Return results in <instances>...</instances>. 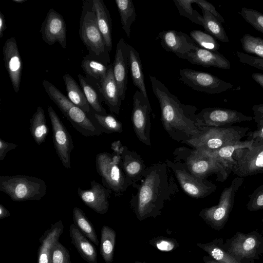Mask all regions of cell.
I'll list each match as a JSON object with an SVG mask.
<instances>
[{"label":"cell","instance_id":"cell-56","mask_svg":"<svg viewBox=\"0 0 263 263\" xmlns=\"http://www.w3.org/2000/svg\"><path fill=\"white\" fill-rule=\"evenodd\" d=\"M13 2L17 3V4H22L27 0H12Z\"/></svg>","mask_w":263,"mask_h":263},{"label":"cell","instance_id":"cell-30","mask_svg":"<svg viewBox=\"0 0 263 263\" xmlns=\"http://www.w3.org/2000/svg\"><path fill=\"white\" fill-rule=\"evenodd\" d=\"M109 64L88 54L81 61L85 77L100 84L107 75Z\"/></svg>","mask_w":263,"mask_h":263},{"label":"cell","instance_id":"cell-2","mask_svg":"<svg viewBox=\"0 0 263 263\" xmlns=\"http://www.w3.org/2000/svg\"><path fill=\"white\" fill-rule=\"evenodd\" d=\"M149 77L153 93L160 104L163 127L170 137L182 143L197 137L203 129L197 122L196 112L198 108L182 103L156 77Z\"/></svg>","mask_w":263,"mask_h":263},{"label":"cell","instance_id":"cell-48","mask_svg":"<svg viewBox=\"0 0 263 263\" xmlns=\"http://www.w3.org/2000/svg\"><path fill=\"white\" fill-rule=\"evenodd\" d=\"M194 3L196 4L200 9L206 10L209 12L221 23L224 22V18L212 4L205 0H194Z\"/></svg>","mask_w":263,"mask_h":263},{"label":"cell","instance_id":"cell-11","mask_svg":"<svg viewBox=\"0 0 263 263\" xmlns=\"http://www.w3.org/2000/svg\"><path fill=\"white\" fill-rule=\"evenodd\" d=\"M172 170L183 192L196 199L204 198L217 189L216 185L206 179H202L190 173L179 161L166 159L165 161Z\"/></svg>","mask_w":263,"mask_h":263},{"label":"cell","instance_id":"cell-24","mask_svg":"<svg viewBox=\"0 0 263 263\" xmlns=\"http://www.w3.org/2000/svg\"><path fill=\"white\" fill-rule=\"evenodd\" d=\"M64 225L59 220L46 230L39 239L40 245L37 253V263H52V251L55 245L59 242L63 232Z\"/></svg>","mask_w":263,"mask_h":263},{"label":"cell","instance_id":"cell-53","mask_svg":"<svg viewBox=\"0 0 263 263\" xmlns=\"http://www.w3.org/2000/svg\"><path fill=\"white\" fill-rule=\"evenodd\" d=\"M253 79L263 88V73L259 72L253 73L252 74Z\"/></svg>","mask_w":263,"mask_h":263},{"label":"cell","instance_id":"cell-25","mask_svg":"<svg viewBox=\"0 0 263 263\" xmlns=\"http://www.w3.org/2000/svg\"><path fill=\"white\" fill-rule=\"evenodd\" d=\"M100 91L103 101L110 112L119 115L122 100L114 76L111 63L109 64L106 76L100 83Z\"/></svg>","mask_w":263,"mask_h":263},{"label":"cell","instance_id":"cell-57","mask_svg":"<svg viewBox=\"0 0 263 263\" xmlns=\"http://www.w3.org/2000/svg\"><path fill=\"white\" fill-rule=\"evenodd\" d=\"M133 263H147V262H145V261H135V262H134Z\"/></svg>","mask_w":263,"mask_h":263},{"label":"cell","instance_id":"cell-42","mask_svg":"<svg viewBox=\"0 0 263 263\" xmlns=\"http://www.w3.org/2000/svg\"><path fill=\"white\" fill-rule=\"evenodd\" d=\"M240 43L246 52L255 54L263 59V39L247 33L241 37Z\"/></svg>","mask_w":263,"mask_h":263},{"label":"cell","instance_id":"cell-4","mask_svg":"<svg viewBox=\"0 0 263 263\" xmlns=\"http://www.w3.org/2000/svg\"><path fill=\"white\" fill-rule=\"evenodd\" d=\"M79 25V35L88 54L109 64L110 52L99 28L92 0L83 1Z\"/></svg>","mask_w":263,"mask_h":263},{"label":"cell","instance_id":"cell-1","mask_svg":"<svg viewBox=\"0 0 263 263\" xmlns=\"http://www.w3.org/2000/svg\"><path fill=\"white\" fill-rule=\"evenodd\" d=\"M133 187L137 192L132 195L130 205L140 221L160 216L165 204L179 191L165 162L148 167L142 179Z\"/></svg>","mask_w":263,"mask_h":263},{"label":"cell","instance_id":"cell-18","mask_svg":"<svg viewBox=\"0 0 263 263\" xmlns=\"http://www.w3.org/2000/svg\"><path fill=\"white\" fill-rule=\"evenodd\" d=\"M5 67L14 91L20 90L22 73V61L17 42L14 37L8 39L3 47Z\"/></svg>","mask_w":263,"mask_h":263},{"label":"cell","instance_id":"cell-7","mask_svg":"<svg viewBox=\"0 0 263 263\" xmlns=\"http://www.w3.org/2000/svg\"><path fill=\"white\" fill-rule=\"evenodd\" d=\"M0 191L14 201L40 200L47 186L41 178L24 175L0 176Z\"/></svg>","mask_w":263,"mask_h":263},{"label":"cell","instance_id":"cell-50","mask_svg":"<svg viewBox=\"0 0 263 263\" xmlns=\"http://www.w3.org/2000/svg\"><path fill=\"white\" fill-rule=\"evenodd\" d=\"M257 129L256 130L247 134L248 140L263 141V122L257 123Z\"/></svg>","mask_w":263,"mask_h":263},{"label":"cell","instance_id":"cell-40","mask_svg":"<svg viewBox=\"0 0 263 263\" xmlns=\"http://www.w3.org/2000/svg\"><path fill=\"white\" fill-rule=\"evenodd\" d=\"M173 2L181 15L196 24L202 26V15L192 6L194 4V0H173Z\"/></svg>","mask_w":263,"mask_h":263},{"label":"cell","instance_id":"cell-3","mask_svg":"<svg viewBox=\"0 0 263 263\" xmlns=\"http://www.w3.org/2000/svg\"><path fill=\"white\" fill-rule=\"evenodd\" d=\"M42 84L50 99L81 135L91 137L103 133L101 128L95 120L92 112L88 114L74 104L48 81L43 80Z\"/></svg>","mask_w":263,"mask_h":263},{"label":"cell","instance_id":"cell-51","mask_svg":"<svg viewBox=\"0 0 263 263\" xmlns=\"http://www.w3.org/2000/svg\"><path fill=\"white\" fill-rule=\"evenodd\" d=\"M254 119L257 123L263 122V104L255 105L252 107Z\"/></svg>","mask_w":263,"mask_h":263},{"label":"cell","instance_id":"cell-8","mask_svg":"<svg viewBox=\"0 0 263 263\" xmlns=\"http://www.w3.org/2000/svg\"><path fill=\"white\" fill-rule=\"evenodd\" d=\"M97 172L103 185L116 196L121 197L130 186L121 167L120 154L103 152L96 157Z\"/></svg>","mask_w":263,"mask_h":263},{"label":"cell","instance_id":"cell-9","mask_svg":"<svg viewBox=\"0 0 263 263\" xmlns=\"http://www.w3.org/2000/svg\"><path fill=\"white\" fill-rule=\"evenodd\" d=\"M223 247L238 263H255L263 253V235L255 231H237L224 242Z\"/></svg>","mask_w":263,"mask_h":263},{"label":"cell","instance_id":"cell-22","mask_svg":"<svg viewBox=\"0 0 263 263\" xmlns=\"http://www.w3.org/2000/svg\"><path fill=\"white\" fill-rule=\"evenodd\" d=\"M120 156L123 171L129 185L133 186L142 179L147 167L141 156L126 146H122Z\"/></svg>","mask_w":263,"mask_h":263},{"label":"cell","instance_id":"cell-43","mask_svg":"<svg viewBox=\"0 0 263 263\" xmlns=\"http://www.w3.org/2000/svg\"><path fill=\"white\" fill-rule=\"evenodd\" d=\"M238 13L247 23L263 33V14L256 10L245 7H242Z\"/></svg>","mask_w":263,"mask_h":263},{"label":"cell","instance_id":"cell-31","mask_svg":"<svg viewBox=\"0 0 263 263\" xmlns=\"http://www.w3.org/2000/svg\"><path fill=\"white\" fill-rule=\"evenodd\" d=\"M63 79L68 98L76 105L88 114L92 112L91 108L85 95L76 81L69 73H65Z\"/></svg>","mask_w":263,"mask_h":263},{"label":"cell","instance_id":"cell-41","mask_svg":"<svg viewBox=\"0 0 263 263\" xmlns=\"http://www.w3.org/2000/svg\"><path fill=\"white\" fill-rule=\"evenodd\" d=\"M190 37L200 47L213 51L217 52L220 45L215 39L205 32L194 30L190 33Z\"/></svg>","mask_w":263,"mask_h":263},{"label":"cell","instance_id":"cell-26","mask_svg":"<svg viewBox=\"0 0 263 263\" xmlns=\"http://www.w3.org/2000/svg\"><path fill=\"white\" fill-rule=\"evenodd\" d=\"M78 78L80 86L85 95L91 110L99 115H107L105 109L102 105L103 99L100 91V84L86 78L81 74H79Z\"/></svg>","mask_w":263,"mask_h":263},{"label":"cell","instance_id":"cell-58","mask_svg":"<svg viewBox=\"0 0 263 263\" xmlns=\"http://www.w3.org/2000/svg\"><path fill=\"white\" fill-rule=\"evenodd\" d=\"M261 221H262V222L263 223V215H262V219H261Z\"/></svg>","mask_w":263,"mask_h":263},{"label":"cell","instance_id":"cell-6","mask_svg":"<svg viewBox=\"0 0 263 263\" xmlns=\"http://www.w3.org/2000/svg\"><path fill=\"white\" fill-rule=\"evenodd\" d=\"M250 129L239 126H203L197 137L188 140L184 144L208 154L241 140Z\"/></svg>","mask_w":263,"mask_h":263},{"label":"cell","instance_id":"cell-17","mask_svg":"<svg viewBox=\"0 0 263 263\" xmlns=\"http://www.w3.org/2000/svg\"><path fill=\"white\" fill-rule=\"evenodd\" d=\"M40 32L44 42L48 45L56 42L64 49H67V29L62 15L53 8L48 11L43 21Z\"/></svg>","mask_w":263,"mask_h":263},{"label":"cell","instance_id":"cell-27","mask_svg":"<svg viewBox=\"0 0 263 263\" xmlns=\"http://www.w3.org/2000/svg\"><path fill=\"white\" fill-rule=\"evenodd\" d=\"M69 235L71 243L81 256L88 263H97L96 248L74 223L70 226Z\"/></svg>","mask_w":263,"mask_h":263},{"label":"cell","instance_id":"cell-46","mask_svg":"<svg viewBox=\"0 0 263 263\" xmlns=\"http://www.w3.org/2000/svg\"><path fill=\"white\" fill-rule=\"evenodd\" d=\"M52 262V263H72L69 251L59 241L53 248Z\"/></svg>","mask_w":263,"mask_h":263},{"label":"cell","instance_id":"cell-45","mask_svg":"<svg viewBox=\"0 0 263 263\" xmlns=\"http://www.w3.org/2000/svg\"><path fill=\"white\" fill-rule=\"evenodd\" d=\"M246 206L251 212L263 209V184L258 186L249 195Z\"/></svg>","mask_w":263,"mask_h":263},{"label":"cell","instance_id":"cell-28","mask_svg":"<svg viewBox=\"0 0 263 263\" xmlns=\"http://www.w3.org/2000/svg\"><path fill=\"white\" fill-rule=\"evenodd\" d=\"M253 142V140H240L226 145L214 152L205 154L215 158L230 173L236 164V161L233 158L235 152L240 149L250 148Z\"/></svg>","mask_w":263,"mask_h":263},{"label":"cell","instance_id":"cell-38","mask_svg":"<svg viewBox=\"0 0 263 263\" xmlns=\"http://www.w3.org/2000/svg\"><path fill=\"white\" fill-rule=\"evenodd\" d=\"M202 12V26L209 34L215 39L223 42H229V39L221 23L206 10L201 9Z\"/></svg>","mask_w":263,"mask_h":263},{"label":"cell","instance_id":"cell-44","mask_svg":"<svg viewBox=\"0 0 263 263\" xmlns=\"http://www.w3.org/2000/svg\"><path fill=\"white\" fill-rule=\"evenodd\" d=\"M149 244L162 252H171L179 247V242L173 238L157 236L149 241Z\"/></svg>","mask_w":263,"mask_h":263},{"label":"cell","instance_id":"cell-55","mask_svg":"<svg viewBox=\"0 0 263 263\" xmlns=\"http://www.w3.org/2000/svg\"><path fill=\"white\" fill-rule=\"evenodd\" d=\"M203 260L204 263H219L216 261L210 256L204 255L203 257Z\"/></svg>","mask_w":263,"mask_h":263},{"label":"cell","instance_id":"cell-12","mask_svg":"<svg viewBox=\"0 0 263 263\" xmlns=\"http://www.w3.org/2000/svg\"><path fill=\"white\" fill-rule=\"evenodd\" d=\"M236 164L231 172L239 177L263 173V141H254L251 147L236 150L233 157Z\"/></svg>","mask_w":263,"mask_h":263},{"label":"cell","instance_id":"cell-52","mask_svg":"<svg viewBox=\"0 0 263 263\" xmlns=\"http://www.w3.org/2000/svg\"><path fill=\"white\" fill-rule=\"evenodd\" d=\"M7 28L5 15L0 11V37H3L4 32Z\"/></svg>","mask_w":263,"mask_h":263},{"label":"cell","instance_id":"cell-47","mask_svg":"<svg viewBox=\"0 0 263 263\" xmlns=\"http://www.w3.org/2000/svg\"><path fill=\"white\" fill-rule=\"evenodd\" d=\"M236 54L240 62L263 70V59L251 56L240 51H237Z\"/></svg>","mask_w":263,"mask_h":263},{"label":"cell","instance_id":"cell-19","mask_svg":"<svg viewBox=\"0 0 263 263\" xmlns=\"http://www.w3.org/2000/svg\"><path fill=\"white\" fill-rule=\"evenodd\" d=\"M91 188L83 190L79 187L78 195L84 203L95 212L105 214L109 208V198L112 192L95 180L90 182Z\"/></svg>","mask_w":263,"mask_h":263},{"label":"cell","instance_id":"cell-32","mask_svg":"<svg viewBox=\"0 0 263 263\" xmlns=\"http://www.w3.org/2000/svg\"><path fill=\"white\" fill-rule=\"evenodd\" d=\"M129 49V66L133 84L138 87L145 97L148 98L143 68L139 53L130 45Z\"/></svg>","mask_w":263,"mask_h":263},{"label":"cell","instance_id":"cell-35","mask_svg":"<svg viewBox=\"0 0 263 263\" xmlns=\"http://www.w3.org/2000/svg\"><path fill=\"white\" fill-rule=\"evenodd\" d=\"M116 233L107 226H103L101 231L100 254L106 263L114 260Z\"/></svg>","mask_w":263,"mask_h":263},{"label":"cell","instance_id":"cell-21","mask_svg":"<svg viewBox=\"0 0 263 263\" xmlns=\"http://www.w3.org/2000/svg\"><path fill=\"white\" fill-rule=\"evenodd\" d=\"M128 66V44L123 39L121 38L117 44L115 59L112 64V69L122 100H124L126 97Z\"/></svg>","mask_w":263,"mask_h":263},{"label":"cell","instance_id":"cell-15","mask_svg":"<svg viewBox=\"0 0 263 263\" xmlns=\"http://www.w3.org/2000/svg\"><path fill=\"white\" fill-rule=\"evenodd\" d=\"M52 130V140L56 153L63 166L71 168L70 154L74 144L70 134L51 106L47 108Z\"/></svg>","mask_w":263,"mask_h":263},{"label":"cell","instance_id":"cell-10","mask_svg":"<svg viewBox=\"0 0 263 263\" xmlns=\"http://www.w3.org/2000/svg\"><path fill=\"white\" fill-rule=\"evenodd\" d=\"M242 183V178L234 179L231 185L222 191L217 205L199 212L200 218L211 228L217 231L224 228L233 209L236 193Z\"/></svg>","mask_w":263,"mask_h":263},{"label":"cell","instance_id":"cell-33","mask_svg":"<svg viewBox=\"0 0 263 263\" xmlns=\"http://www.w3.org/2000/svg\"><path fill=\"white\" fill-rule=\"evenodd\" d=\"M223 238H216L206 243L198 242L197 246L219 263H238L223 248Z\"/></svg>","mask_w":263,"mask_h":263},{"label":"cell","instance_id":"cell-37","mask_svg":"<svg viewBox=\"0 0 263 263\" xmlns=\"http://www.w3.org/2000/svg\"><path fill=\"white\" fill-rule=\"evenodd\" d=\"M115 2L123 29L127 37L129 38L131 26L136 17L134 4L132 0H116Z\"/></svg>","mask_w":263,"mask_h":263},{"label":"cell","instance_id":"cell-14","mask_svg":"<svg viewBox=\"0 0 263 263\" xmlns=\"http://www.w3.org/2000/svg\"><path fill=\"white\" fill-rule=\"evenodd\" d=\"M152 108L148 98L139 90H136L133 96L132 121L134 131L139 140L151 146V117Z\"/></svg>","mask_w":263,"mask_h":263},{"label":"cell","instance_id":"cell-13","mask_svg":"<svg viewBox=\"0 0 263 263\" xmlns=\"http://www.w3.org/2000/svg\"><path fill=\"white\" fill-rule=\"evenodd\" d=\"M180 79L193 89L209 94L219 93L232 88L233 84L209 73L189 68L179 70Z\"/></svg>","mask_w":263,"mask_h":263},{"label":"cell","instance_id":"cell-29","mask_svg":"<svg viewBox=\"0 0 263 263\" xmlns=\"http://www.w3.org/2000/svg\"><path fill=\"white\" fill-rule=\"evenodd\" d=\"M100 31L110 52L112 49V21L109 12L102 0H92Z\"/></svg>","mask_w":263,"mask_h":263},{"label":"cell","instance_id":"cell-23","mask_svg":"<svg viewBox=\"0 0 263 263\" xmlns=\"http://www.w3.org/2000/svg\"><path fill=\"white\" fill-rule=\"evenodd\" d=\"M183 59L191 64L205 67H215L228 69L231 67L230 62L218 51H213L198 47L187 53Z\"/></svg>","mask_w":263,"mask_h":263},{"label":"cell","instance_id":"cell-5","mask_svg":"<svg viewBox=\"0 0 263 263\" xmlns=\"http://www.w3.org/2000/svg\"><path fill=\"white\" fill-rule=\"evenodd\" d=\"M175 161L183 164L192 174L202 179L213 174L216 180L224 181L229 172L215 158L195 148L181 146L173 152Z\"/></svg>","mask_w":263,"mask_h":263},{"label":"cell","instance_id":"cell-16","mask_svg":"<svg viewBox=\"0 0 263 263\" xmlns=\"http://www.w3.org/2000/svg\"><path fill=\"white\" fill-rule=\"evenodd\" d=\"M253 117L235 110L220 107H207L196 115V120L200 127H223L242 122L251 121Z\"/></svg>","mask_w":263,"mask_h":263},{"label":"cell","instance_id":"cell-39","mask_svg":"<svg viewBox=\"0 0 263 263\" xmlns=\"http://www.w3.org/2000/svg\"><path fill=\"white\" fill-rule=\"evenodd\" d=\"M92 115L96 122L101 128L103 133L111 134L123 132L122 124L113 115H101L92 110Z\"/></svg>","mask_w":263,"mask_h":263},{"label":"cell","instance_id":"cell-36","mask_svg":"<svg viewBox=\"0 0 263 263\" xmlns=\"http://www.w3.org/2000/svg\"><path fill=\"white\" fill-rule=\"evenodd\" d=\"M74 224L93 243L99 246V240L95 229L85 213L80 208L74 207L72 211Z\"/></svg>","mask_w":263,"mask_h":263},{"label":"cell","instance_id":"cell-54","mask_svg":"<svg viewBox=\"0 0 263 263\" xmlns=\"http://www.w3.org/2000/svg\"><path fill=\"white\" fill-rule=\"evenodd\" d=\"M10 212L2 204H0V219L9 217Z\"/></svg>","mask_w":263,"mask_h":263},{"label":"cell","instance_id":"cell-34","mask_svg":"<svg viewBox=\"0 0 263 263\" xmlns=\"http://www.w3.org/2000/svg\"><path fill=\"white\" fill-rule=\"evenodd\" d=\"M29 123L31 135L35 142L40 145L45 141L49 133L45 112L42 107H37L36 110L29 120Z\"/></svg>","mask_w":263,"mask_h":263},{"label":"cell","instance_id":"cell-49","mask_svg":"<svg viewBox=\"0 0 263 263\" xmlns=\"http://www.w3.org/2000/svg\"><path fill=\"white\" fill-rule=\"evenodd\" d=\"M17 146V144L5 141L0 138V161L4 159L8 152L15 149Z\"/></svg>","mask_w":263,"mask_h":263},{"label":"cell","instance_id":"cell-20","mask_svg":"<svg viewBox=\"0 0 263 263\" xmlns=\"http://www.w3.org/2000/svg\"><path fill=\"white\" fill-rule=\"evenodd\" d=\"M158 37L164 50L182 59L187 53L198 47L190 36L173 29L160 32Z\"/></svg>","mask_w":263,"mask_h":263}]
</instances>
